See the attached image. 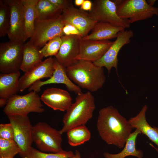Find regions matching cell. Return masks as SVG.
Segmentation results:
<instances>
[{
    "instance_id": "cell-1",
    "label": "cell",
    "mask_w": 158,
    "mask_h": 158,
    "mask_svg": "<svg viewBox=\"0 0 158 158\" xmlns=\"http://www.w3.org/2000/svg\"><path fill=\"white\" fill-rule=\"evenodd\" d=\"M97 127L104 141L120 148L125 146L133 128L117 109L112 106L99 110Z\"/></svg>"
},
{
    "instance_id": "cell-2",
    "label": "cell",
    "mask_w": 158,
    "mask_h": 158,
    "mask_svg": "<svg viewBox=\"0 0 158 158\" xmlns=\"http://www.w3.org/2000/svg\"><path fill=\"white\" fill-rule=\"evenodd\" d=\"M70 79L80 87L90 92H95L101 88L106 78L104 68L93 62L83 60L66 68Z\"/></svg>"
},
{
    "instance_id": "cell-3",
    "label": "cell",
    "mask_w": 158,
    "mask_h": 158,
    "mask_svg": "<svg viewBox=\"0 0 158 158\" xmlns=\"http://www.w3.org/2000/svg\"><path fill=\"white\" fill-rule=\"evenodd\" d=\"M95 108L94 97L91 92L78 94L75 102L64 115L63 126L59 130L61 134L75 127L85 125L92 117Z\"/></svg>"
},
{
    "instance_id": "cell-4",
    "label": "cell",
    "mask_w": 158,
    "mask_h": 158,
    "mask_svg": "<svg viewBox=\"0 0 158 158\" xmlns=\"http://www.w3.org/2000/svg\"><path fill=\"white\" fill-rule=\"evenodd\" d=\"M113 1L118 16L130 24L158 16V7L150 5L145 0Z\"/></svg>"
},
{
    "instance_id": "cell-5",
    "label": "cell",
    "mask_w": 158,
    "mask_h": 158,
    "mask_svg": "<svg viewBox=\"0 0 158 158\" xmlns=\"http://www.w3.org/2000/svg\"><path fill=\"white\" fill-rule=\"evenodd\" d=\"M33 142L43 152L63 153L66 151L61 147L62 139L59 131L44 122H39L32 126Z\"/></svg>"
},
{
    "instance_id": "cell-6",
    "label": "cell",
    "mask_w": 158,
    "mask_h": 158,
    "mask_svg": "<svg viewBox=\"0 0 158 158\" xmlns=\"http://www.w3.org/2000/svg\"><path fill=\"white\" fill-rule=\"evenodd\" d=\"M64 24L62 14L47 19L36 18L33 33L29 41L40 49L51 39L57 37H62Z\"/></svg>"
},
{
    "instance_id": "cell-7",
    "label": "cell",
    "mask_w": 158,
    "mask_h": 158,
    "mask_svg": "<svg viewBox=\"0 0 158 158\" xmlns=\"http://www.w3.org/2000/svg\"><path fill=\"white\" fill-rule=\"evenodd\" d=\"M37 93L34 91L23 95L16 94L8 100L3 112L7 116H26L31 112L42 113L45 109Z\"/></svg>"
},
{
    "instance_id": "cell-8",
    "label": "cell",
    "mask_w": 158,
    "mask_h": 158,
    "mask_svg": "<svg viewBox=\"0 0 158 158\" xmlns=\"http://www.w3.org/2000/svg\"><path fill=\"white\" fill-rule=\"evenodd\" d=\"M24 43L10 41L0 44V71L8 74L20 69Z\"/></svg>"
},
{
    "instance_id": "cell-9",
    "label": "cell",
    "mask_w": 158,
    "mask_h": 158,
    "mask_svg": "<svg viewBox=\"0 0 158 158\" xmlns=\"http://www.w3.org/2000/svg\"><path fill=\"white\" fill-rule=\"evenodd\" d=\"M91 10L88 13L90 16L98 22L110 23L124 28H129L130 24L118 15L116 6L114 1L96 0L92 3Z\"/></svg>"
},
{
    "instance_id": "cell-10",
    "label": "cell",
    "mask_w": 158,
    "mask_h": 158,
    "mask_svg": "<svg viewBox=\"0 0 158 158\" xmlns=\"http://www.w3.org/2000/svg\"><path fill=\"white\" fill-rule=\"evenodd\" d=\"M14 132V140L20 149L19 155L25 156L31 148L33 142L32 126L28 116L13 115L7 116Z\"/></svg>"
},
{
    "instance_id": "cell-11",
    "label": "cell",
    "mask_w": 158,
    "mask_h": 158,
    "mask_svg": "<svg viewBox=\"0 0 158 158\" xmlns=\"http://www.w3.org/2000/svg\"><path fill=\"white\" fill-rule=\"evenodd\" d=\"M9 6L10 22L7 34L10 41L24 43L26 40L24 31L23 5L21 0H4Z\"/></svg>"
},
{
    "instance_id": "cell-12",
    "label": "cell",
    "mask_w": 158,
    "mask_h": 158,
    "mask_svg": "<svg viewBox=\"0 0 158 158\" xmlns=\"http://www.w3.org/2000/svg\"><path fill=\"white\" fill-rule=\"evenodd\" d=\"M134 35L130 30H123L120 32L115 41L103 56L93 63L96 66L105 67L109 73L112 68L117 71L118 54L123 46L130 42V39Z\"/></svg>"
},
{
    "instance_id": "cell-13",
    "label": "cell",
    "mask_w": 158,
    "mask_h": 158,
    "mask_svg": "<svg viewBox=\"0 0 158 158\" xmlns=\"http://www.w3.org/2000/svg\"><path fill=\"white\" fill-rule=\"evenodd\" d=\"M54 58L50 57L25 73L19 79L20 91H23L41 79L51 77L54 71Z\"/></svg>"
},
{
    "instance_id": "cell-14",
    "label": "cell",
    "mask_w": 158,
    "mask_h": 158,
    "mask_svg": "<svg viewBox=\"0 0 158 158\" xmlns=\"http://www.w3.org/2000/svg\"><path fill=\"white\" fill-rule=\"evenodd\" d=\"M62 15L64 24L74 26L80 31L83 37L88 35L98 22L92 19L88 13L74 7L72 5L63 10Z\"/></svg>"
},
{
    "instance_id": "cell-15",
    "label": "cell",
    "mask_w": 158,
    "mask_h": 158,
    "mask_svg": "<svg viewBox=\"0 0 158 158\" xmlns=\"http://www.w3.org/2000/svg\"><path fill=\"white\" fill-rule=\"evenodd\" d=\"M113 42L83 40L81 38L80 41L79 53L76 59L96 62L103 56Z\"/></svg>"
},
{
    "instance_id": "cell-16",
    "label": "cell",
    "mask_w": 158,
    "mask_h": 158,
    "mask_svg": "<svg viewBox=\"0 0 158 158\" xmlns=\"http://www.w3.org/2000/svg\"><path fill=\"white\" fill-rule=\"evenodd\" d=\"M54 71L53 75L47 80H39L32 85L28 88L29 92L34 91L37 93L41 90L43 86L51 84H62L64 85L68 91L77 94L81 93L80 87L74 83L70 79L66 72V68L54 58Z\"/></svg>"
},
{
    "instance_id": "cell-17",
    "label": "cell",
    "mask_w": 158,
    "mask_h": 158,
    "mask_svg": "<svg viewBox=\"0 0 158 158\" xmlns=\"http://www.w3.org/2000/svg\"><path fill=\"white\" fill-rule=\"evenodd\" d=\"M61 38V44L55 58L66 68L78 61L76 58L79 53L80 41L82 37L76 35H64Z\"/></svg>"
},
{
    "instance_id": "cell-18",
    "label": "cell",
    "mask_w": 158,
    "mask_h": 158,
    "mask_svg": "<svg viewBox=\"0 0 158 158\" xmlns=\"http://www.w3.org/2000/svg\"><path fill=\"white\" fill-rule=\"evenodd\" d=\"M40 99L46 105L54 110L66 111L72 104L70 93L65 90L57 88L47 89L42 95Z\"/></svg>"
},
{
    "instance_id": "cell-19",
    "label": "cell",
    "mask_w": 158,
    "mask_h": 158,
    "mask_svg": "<svg viewBox=\"0 0 158 158\" xmlns=\"http://www.w3.org/2000/svg\"><path fill=\"white\" fill-rule=\"evenodd\" d=\"M147 105L144 106L140 112L128 121L133 128L139 130L158 147V128L151 126L147 123L145 114L147 109Z\"/></svg>"
},
{
    "instance_id": "cell-20",
    "label": "cell",
    "mask_w": 158,
    "mask_h": 158,
    "mask_svg": "<svg viewBox=\"0 0 158 158\" xmlns=\"http://www.w3.org/2000/svg\"><path fill=\"white\" fill-rule=\"evenodd\" d=\"M125 29L110 23L97 22L92 30L91 33L82 38L83 40H107L116 38L118 33Z\"/></svg>"
},
{
    "instance_id": "cell-21",
    "label": "cell",
    "mask_w": 158,
    "mask_h": 158,
    "mask_svg": "<svg viewBox=\"0 0 158 158\" xmlns=\"http://www.w3.org/2000/svg\"><path fill=\"white\" fill-rule=\"evenodd\" d=\"M19 71L0 74V98L8 100L20 91Z\"/></svg>"
},
{
    "instance_id": "cell-22",
    "label": "cell",
    "mask_w": 158,
    "mask_h": 158,
    "mask_svg": "<svg viewBox=\"0 0 158 158\" xmlns=\"http://www.w3.org/2000/svg\"><path fill=\"white\" fill-rule=\"evenodd\" d=\"M40 49L34 46L30 41L24 43L20 69L26 73L42 61L44 57L40 52Z\"/></svg>"
},
{
    "instance_id": "cell-23",
    "label": "cell",
    "mask_w": 158,
    "mask_h": 158,
    "mask_svg": "<svg viewBox=\"0 0 158 158\" xmlns=\"http://www.w3.org/2000/svg\"><path fill=\"white\" fill-rule=\"evenodd\" d=\"M23 5L24 31L26 40L33 33L35 20L37 17L36 8L38 0H21Z\"/></svg>"
},
{
    "instance_id": "cell-24",
    "label": "cell",
    "mask_w": 158,
    "mask_h": 158,
    "mask_svg": "<svg viewBox=\"0 0 158 158\" xmlns=\"http://www.w3.org/2000/svg\"><path fill=\"white\" fill-rule=\"evenodd\" d=\"M141 133L138 129H136L131 133L127 139L124 147L120 152L116 154H111L107 152L103 153L104 158H124L128 156H134L138 158H142V152L137 150L135 147V143L138 135Z\"/></svg>"
},
{
    "instance_id": "cell-25",
    "label": "cell",
    "mask_w": 158,
    "mask_h": 158,
    "mask_svg": "<svg viewBox=\"0 0 158 158\" xmlns=\"http://www.w3.org/2000/svg\"><path fill=\"white\" fill-rule=\"evenodd\" d=\"M66 133L68 143L72 146L82 145L89 140L91 137L90 130L85 125L75 127Z\"/></svg>"
},
{
    "instance_id": "cell-26",
    "label": "cell",
    "mask_w": 158,
    "mask_h": 158,
    "mask_svg": "<svg viewBox=\"0 0 158 158\" xmlns=\"http://www.w3.org/2000/svg\"><path fill=\"white\" fill-rule=\"evenodd\" d=\"M37 17L40 20L50 19L62 14V11L49 0H38L36 5Z\"/></svg>"
},
{
    "instance_id": "cell-27",
    "label": "cell",
    "mask_w": 158,
    "mask_h": 158,
    "mask_svg": "<svg viewBox=\"0 0 158 158\" xmlns=\"http://www.w3.org/2000/svg\"><path fill=\"white\" fill-rule=\"evenodd\" d=\"M10 11L9 6L0 0V37L7 35L10 22Z\"/></svg>"
},
{
    "instance_id": "cell-28",
    "label": "cell",
    "mask_w": 158,
    "mask_h": 158,
    "mask_svg": "<svg viewBox=\"0 0 158 158\" xmlns=\"http://www.w3.org/2000/svg\"><path fill=\"white\" fill-rule=\"evenodd\" d=\"M20 152L19 147L14 140L0 138V158L14 157Z\"/></svg>"
},
{
    "instance_id": "cell-29",
    "label": "cell",
    "mask_w": 158,
    "mask_h": 158,
    "mask_svg": "<svg viewBox=\"0 0 158 158\" xmlns=\"http://www.w3.org/2000/svg\"><path fill=\"white\" fill-rule=\"evenodd\" d=\"M74 155L71 151L63 153H47L32 147L27 154L21 158H69Z\"/></svg>"
},
{
    "instance_id": "cell-30",
    "label": "cell",
    "mask_w": 158,
    "mask_h": 158,
    "mask_svg": "<svg viewBox=\"0 0 158 158\" xmlns=\"http://www.w3.org/2000/svg\"><path fill=\"white\" fill-rule=\"evenodd\" d=\"M62 42L61 37H57L49 41L40 50L44 57L55 56L58 53Z\"/></svg>"
},
{
    "instance_id": "cell-31",
    "label": "cell",
    "mask_w": 158,
    "mask_h": 158,
    "mask_svg": "<svg viewBox=\"0 0 158 158\" xmlns=\"http://www.w3.org/2000/svg\"><path fill=\"white\" fill-rule=\"evenodd\" d=\"M0 138L14 140V129L10 123L0 124Z\"/></svg>"
},
{
    "instance_id": "cell-32",
    "label": "cell",
    "mask_w": 158,
    "mask_h": 158,
    "mask_svg": "<svg viewBox=\"0 0 158 158\" xmlns=\"http://www.w3.org/2000/svg\"><path fill=\"white\" fill-rule=\"evenodd\" d=\"M63 36L76 35L83 37L80 31L74 26L69 24H64L63 29Z\"/></svg>"
},
{
    "instance_id": "cell-33",
    "label": "cell",
    "mask_w": 158,
    "mask_h": 158,
    "mask_svg": "<svg viewBox=\"0 0 158 158\" xmlns=\"http://www.w3.org/2000/svg\"><path fill=\"white\" fill-rule=\"evenodd\" d=\"M57 8L63 11L72 5V1L67 0H49Z\"/></svg>"
},
{
    "instance_id": "cell-34",
    "label": "cell",
    "mask_w": 158,
    "mask_h": 158,
    "mask_svg": "<svg viewBox=\"0 0 158 158\" xmlns=\"http://www.w3.org/2000/svg\"><path fill=\"white\" fill-rule=\"evenodd\" d=\"M92 2L90 1L84 0L80 9L83 11H89L92 9Z\"/></svg>"
},
{
    "instance_id": "cell-35",
    "label": "cell",
    "mask_w": 158,
    "mask_h": 158,
    "mask_svg": "<svg viewBox=\"0 0 158 158\" xmlns=\"http://www.w3.org/2000/svg\"><path fill=\"white\" fill-rule=\"evenodd\" d=\"M8 100L0 98V107H1L5 106Z\"/></svg>"
},
{
    "instance_id": "cell-36",
    "label": "cell",
    "mask_w": 158,
    "mask_h": 158,
    "mask_svg": "<svg viewBox=\"0 0 158 158\" xmlns=\"http://www.w3.org/2000/svg\"><path fill=\"white\" fill-rule=\"evenodd\" d=\"M84 0H75L74 3L75 5L77 6H81L84 2Z\"/></svg>"
},
{
    "instance_id": "cell-37",
    "label": "cell",
    "mask_w": 158,
    "mask_h": 158,
    "mask_svg": "<svg viewBox=\"0 0 158 158\" xmlns=\"http://www.w3.org/2000/svg\"><path fill=\"white\" fill-rule=\"evenodd\" d=\"M69 158H81L80 153L78 150H76L74 155Z\"/></svg>"
},
{
    "instance_id": "cell-38",
    "label": "cell",
    "mask_w": 158,
    "mask_h": 158,
    "mask_svg": "<svg viewBox=\"0 0 158 158\" xmlns=\"http://www.w3.org/2000/svg\"><path fill=\"white\" fill-rule=\"evenodd\" d=\"M156 1L155 0H150L147 1L150 5L153 6Z\"/></svg>"
},
{
    "instance_id": "cell-39",
    "label": "cell",
    "mask_w": 158,
    "mask_h": 158,
    "mask_svg": "<svg viewBox=\"0 0 158 158\" xmlns=\"http://www.w3.org/2000/svg\"><path fill=\"white\" fill-rule=\"evenodd\" d=\"M150 144L156 150V151H157V152L158 153V148H156L154 147L153 146L152 144Z\"/></svg>"
},
{
    "instance_id": "cell-40",
    "label": "cell",
    "mask_w": 158,
    "mask_h": 158,
    "mask_svg": "<svg viewBox=\"0 0 158 158\" xmlns=\"http://www.w3.org/2000/svg\"><path fill=\"white\" fill-rule=\"evenodd\" d=\"M4 158H13V157H4Z\"/></svg>"
}]
</instances>
